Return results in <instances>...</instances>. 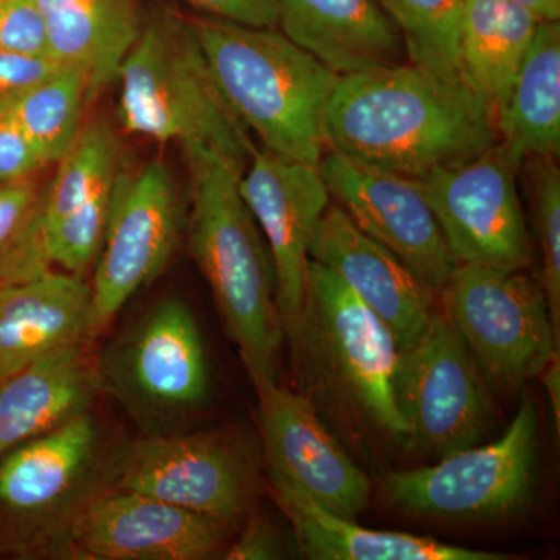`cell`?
Segmentation results:
<instances>
[{"label": "cell", "mask_w": 560, "mask_h": 560, "mask_svg": "<svg viewBox=\"0 0 560 560\" xmlns=\"http://www.w3.org/2000/svg\"><path fill=\"white\" fill-rule=\"evenodd\" d=\"M326 132L327 149L412 179L499 142L495 114L466 83L405 62L340 77Z\"/></svg>", "instance_id": "obj_1"}, {"label": "cell", "mask_w": 560, "mask_h": 560, "mask_svg": "<svg viewBox=\"0 0 560 560\" xmlns=\"http://www.w3.org/2000/svg\"><path fill=\"white\" fill-rule=\"evenodd\" d=\"M189 171L187 245L254 389L278 382L285 327L264 235L243 201L241 168L215 150L180 147Z\"/></svg>", "instance_id": "obj_2"}, {"label": "cell", "mask_w": 560, "mask_h": 560, "mask_svg": "<svg viewBox=\"0 0 560 560\" xmlns=\"http://www.w3.org/2000/svg\"><path fill=\"white\" fill-rule=\"evenodd\" d=\"M189 21L221 94L246 130L271 153L318 165L340 75L276 28L217 18Z\"/></svg>", "instance_id": "obj_3"}, {"label": "cell", "mask_w": 560, "mask_h": 560, "mask_svg": "<svg viewBox=\"0 0 560 560\" xmlns=\"http://www.w3.org/2000/svg\"><path fill=\"white\" fill-rule=\"evenodd\" d=\"M117 81V114L130 135L180 147H208L242 172L256 154L248 130L221 94L186 18L161 10L143 21Z\"/></svg>", "instance_id": "obj_4"}, {"label": "cell", "mask_w": 560, "mask_h": 560, "mask_svg": "<svg viewBox=\"0 0 560 560\" xmlns=\"http://www.w3.org/2000/svg\"><path fill=\"white\" fill-rule=\"evenodd\" d=\"M285 335L316 383L372 425L407 442V425L394 399L396 338L330 268L308 261L301 312Z\"/></svg>", "instance_id": "obj_5"}, {"label": "cell", "mask_w": 560, "mask_h": 560, "mask_svg": "<svg viewBox=\"0 0 560 560\" xmlns=\"http://www.w3.org/2000/svg\"><path fill=\"white\" fill-rule=\"evenodd\" d=\"M113 463L92 412L0 456V517L10 550L46 558L80 508L109 489Z\"/></svg>", "instance_id": "obj_6"}, {"label": "cell", "mask_w": 560, "mask_h": 560, "mask_svg": "<svg viewBox=\"0 0 560 560\" xmlns=\"http://www.w3.org/2000/svg\"><path fill=\"white\" fill-rule=\"evenodd\" d=\"M102 394H108L145 433L172 431L205 404L209 368L200 327L189 305L164 298L121 330L97 355Z\"/></svg>", "instance_id": "obj_7"}, {"label": "cell", "mask_w": 560, "mask_h": 560, "mask_svg": "<svg viewBox=\"0 0 560 560\" xmlns=\"http://www.w3.org/2000/svg\"><path fill=\"white\" fill-rule=\"evenodd\" d=\"M441 291L453 326L499 388L540 377L559 352L544 290L522 271L456 265Z\"/></svg>", "instance_id": "obj_8"}, {"label": "cell", "mask_w": 560, "mask_h": 560, "mask_svg": "<svg viewBox=\"0 0 560 560\" xmlns=\"http://www.w3.org/2000/svg\"><path fill=\"white\" fill-rule=\"evenodd\" d=\"M393 388L407 442L436 458L477 445L492 425L480 368L447 313H433L419 340L399 350Z\"/></svg>", "instance_id": "obj_9"}, {"label": "cell", "mask_w": 560, "mask_h": 560, "mask_svg": "<svg viewBox=\"0 0 560 560\" xmlns=\"http://www.w3.org/2000/svg\"><path fill=\"white\" fill-rule=\"evenodd\" d=\"M536 442V405L525 396L499 441L463 448L434 466L393 471L385 480L386 495L401 510L442 521L511 514L533 488Z\"/></svg>", "instance_id": "obj_10"}, {"label": "cell", "mask_w": 560, "mask_h": 560, "mask_svg": "<svg viewBox=\"0 0 560 560\" xmlns=\"http://www.w3.org/2000/svg\"><path fill=\"white\" fill-rule=\"evenodd\" d=\"M109 489L145 493L230 528L248 510L254 469L228 434L161 431L114 455Z\"/></svg>", "instance_id": "obj_11"}, {"label": "cell", "mask_w": 560, "mask_h": 560, "mask_svg": "<svg viewBox=\"0 0 560 560\" xmlns=\"http://www.w3.org/2000/svg\"><path fill=\"white\" fill-rule=\"evenodd\" d=\"M184 215L183 200L164 161L131 171L120 167L108 230L90 280L98 331L167 268L186 223Z\"/></svg>", "instance_id": "obj_12"}, {"label": "cell", "mask_w": 560, "mask_h": 560, "mask_svg": "<svg viewBox=\"0 0 560 560\" xmlns=\"http://www.w3.org/2000/svg\"><path fill=\"white\" fill-rule=\"evenodd\" d=\"M522 165L500 145L416 179L458 265L522 271L530 264L517 194Z\"/></svg>", "instance_id": "obj_13"}, {"label": "cell", "mask_w": 560, "mask_h": 560, "mask_svg": "<svg viewBox=\"0 0 560 560\" xmlns=\"http://www.w3.org/2000/svg\"><path fill=\"white\" fill-rule=\"evenodd\" d=\"M228 529L145 493L105 489L70 518L46 558L205 560L223 550Z\"/></svg>", "instance_id": "obj_14"}, {"label": "cell", "mask_w": 560, "mask_h": 560, "mask_svg": "<svg viewBox=\"0 0 560 560\" xmlns=\"http://www.w3.org/2000/svg\"><path fill=\"white\" fill-rule=\"evenodd\" d=\"M318 168L330 197L364 234L389 249L431 290L444 289L458 264L418 180L330 149Z\"/></svg>", "instance_id": "obj_15"}, {"label": "cell", "mask_w": 560, "mask_h": 560, "mask_svg": "<svg viewBox=\"0 0 560 560\" xmlns=\"http://www.w3.org/2000/svg\"><path fill=\"white\" fill-rule=\"evenodd\" d=\"M256 394L270 485L285 486L320 510L355 521L370 504V478L320 422L312 401L278 382Z\"/></svg>", "instance_id": "obj_16"}, {"label": "cell", "mask_w": 560, "mask_h": 560, "mask_svg": "<svg viewBox=\"0 0 560 560\" xmlns=\"http://www.w3.org/2000/svg\"><path fill=\"white\" fill-rule=\"evenodd\" d=\"M243 201L270 250L283 327L296 320L311 261V242L330 194L318 165L256 151L238 179Z\"/></svg>", "instance_id": "obj_17"}, {"label": "cell", "mask_w": 560, "mask_h": 560, "mask_svg": "<svg viewBox=\"0 0 560 560\" xmlns=\"http://www.w3.org/2000/svg\"><path fill=\"white\" fill-rule=\"evenodd\" d=\"M311 259L330 268L389 327L399 350L415 345L429 326L434 291L364 234L345 209L329 206L324 212Z\"/></svg>", "instance_id": "obj_18"}, {"label": "cell", "mask_w": 560, "mask_h": 560, "mask_svg": "<svg viewBox=\"0 0 560 560\" xmlns=\"http://www.w3.org/2000/svg\"><path fill=\"white\" fill-rule=\"evenodd\" d=\"M101 334L91 282L50 270L0 287V381L28 363Z\"/></svg>", "instance_id": "obj_19"}, {"label": "cell", "mask_w": 560, "mask_h": 560, "mask_svg": "<svg viewBox=\"0 0 560 560\" xmlns=\"http://www.w3.org/2000/svg\"><path fill=\"white\" fill-rule=\"evenodd\" d=\"M92 346H65L0 381V456L91 412L102 394Z\"/></svg>", "instance_id": "obj_20"}, {"label": "cell", "mask_w": 560, "mask_h": 560, "mask_svg": "<svg viewBox=\"0 0 560 560\" xmlns=\"http://www.w3.org/2000/svg\"><path fill=\"white\" fill-rule=\"evenodd\" d=\"M278 27L338 75L407 60L404 39L378 0H276Z\"/></svg>", "instance_id": "obj_21"}, {"label": "cell", "mask_w": 560, "mask_h": 560, "mask_svg": "<svg viewBox=\"0 0 560 560\" xmlns=\"http://www.w3.org/2000/svg\"><path fill=\"white\" fill-rule=\"evenodd\" d=\"M272 495L293 526L301 555L312 560H508L501 552L470 550L433 537L368 529L355 521L320 510L285 486Z\"/></svg>", "instance_id": "obj_22"}, {"label": "cell", "mask_w": 560, "mask_h": 560, "mask_svg": "<svg viewBox=\"0 0 560 560\" xmlns=\"http://www.w3.org/2000/svg\"><path fill=\"white\" fill-rule=\"evenodd\" d=\"M49 35L51 58L83 69L92 90L117 80L142 31L136 0H36Z\"/></svg>", "instance_id": "obj_23"}, {"label": "cell", "mask_w": 560, "mask_h": 560, "mask_svg": "<svg viewBox=\"0 0 560 560\" xmlns=\"http://www.w3.org/2000/svg\"><path fill=\"white\" fill-rule=\"evenodd\" d=\"M495 125L500 145L518 165L528 158L559 156V21L540 22Z\"/></svg>", "instance_id": "obj_24"}, {"label": "cell", "mask_w": 560, "mask_h": 560, "mask_svg": "<svg viewBox=\"0 0 560 560\" xmlns=\"http://www.w3.org/2000/svg\"><path fill=\"white\" fill-rule=\"evenodd\" d=\"M540 22L512 0H464L460 77L495 116L506 102Z\"/></svg>", "instance_id": "obj_25"}, {"label": "cell", "mask_w": 560, "mask_h": 560, "mask_svg": "<svg viewBox=\"0 0 560 560\" xmlns=\"http://www.w3.org/2000/svg\"><path fill=\"white\" fill-rule=\"evenodd\" d=\"M92 90L90 77L62 66L22 98L9 117L31 140L47 165L65 156L83 128V110Z\"/></svg>", "instance_id": "obj_26"}, {"label": "cell", "mask_w": 560, "mask_h": 560, "mask_svg": "<svg viewBox=\"0 0 560 560\" xmlns=\"http://www.w3.org/2000/svg\"><path fill=\"white\" fill-rule=\"evenodd\" d=\"M55 164L57 172L46 186L43 228L113 190L120 171L119 139L106 121H91Z\"/></svg>", "instance_id": "obj_27"}, {"label": "cell", "mask_w": 560, "mask_h": 560, "mask_svg": "<svg viewBox=\"0 0 560 560\" xmlns=\"http://www.w3.org/2000/svg\"><path fill=\"white\" fill-rule=\"evenodd\" d=\"M378 2L399 31L412 66H418L440 79L463 81L459 65V24L464 0Z\"/></svg>", "instance_id": "obj_28"}, {"label": "cell", "mask_w": 560, "mask_h": 560, "mask_svg": "<svg viewBox=\"0 0 560 560\" xmlns=\"http://www.w3.org/2000/svg\"><path fill=\"white\" fill-rule=\"evenodd\" d=\"M46 187L35 179L0 186V287L50 270L44 245Z\"/></svg>", "instance_id": "obj_29"}, {"label": "cell", "mask_w": 560, "mask_h": 560, "mask_svg": "<svg viewBox=\"0 0 560 560\" xmlns=\"http://www.w3.org/2000/svg\"><path fill=\"white\" fill-rule=\"evenodd\" d=\"M556 158H528L534 220L541 249V290L548 302L552 329L560 341V171Z\"/></svg>", "instance_id": "obj_30"}, {"label": "cell", "mask_w": 560, "mask_h": 560, "mask_svg": "<svg viewBox=\"0 0 560 560\" xmlns=\"http://www.w3.org/2000/svg\"><path fill=\"white\" fill-rule=\"evenodd\" d=\"M0 54L51 58L46 21L36 0H5L0 5Z\"/></svg>", "instance_id": "obj_31"}, {"label": "cell", "mask_w": 560, "mask_h": 560, "mask_svg": "<svg viewBox=\"0 0 560 560\" xmlns=\"http://www.w3.org/2000/svg\"><path fill=\"white\" fill-rule=\"evenodd\" d=\"M62 66V62L51 58L0 54V117L9 116L25 95Z\"/></svg>", "instance_id": "obj_32"}, {"label": "cell", "mask_w": 560, "mask_h": 560, "mask_svg": "<svg viewBox=\"0 0 560 560\" xmlns=\"http://www.w3.org/2000/svg\"><path fill=\"white\" fill-rule=\"evenodd\" d=\"M47 167L38 151L9 116L0 117V186L32 179Z\"/></svg>", "instance_id": "obj_33"}, {"label": "cell", "mask_w": 560, "mask_h": 560, "mask_svg": "<svg viewBox=\"0 0 560 560\" xmlns=\"http://www.w3.org/2000/svg\"><path fill=\"white\" fill-rule=\"evenodd\" d=\"M283 540L267 515H250L238 539L223 552L226 560H272L283 558Z\"/></svg>", "instance_id": "obj_34"}, {"label": "cell", "mask_w": 560, "mask_h": 560, "mask_svg": "<svg viewBox=\"0 0 560 560\" xmlns=\"http://www.w3.org/2000/svg\"><path fill=\"white\" fill-rule=\"evenodd\" d=\"M210 18L250 25V27H278L276 0H184Z\"/></svg>", "instance_id": "obj_35"}, {"label": "cell", "mask_w": 560, "mask_h": 560, "mask_svg": "<svg viewBox=\"0 0 560 560\" xmlns=\"http://www.w3.org/2000/svg\"><path fill=\"white\" fill-rule=\"evenodd\" d=\"M545 389H547L548 400H550L551 416L555 420L556 433H560V357L556 352L550 363L545 366L540 374Z\"/></svg>", "instance_id": "obj_36"}, {"label": "cell", "mask_w": 560, "mask_h": 560, "mask_svg": "<svg viewBox=\"0 0 560 560\" xmlns=\"http://www.w3.org/2000/svg\"><path fill=\"white\" fill-rule=\"evenodd\" d=\"M536 14L540 21H559L560 0H512Z\"/></svg>", "instance_id": "obj_37"}, {"label": "cell", "mask_w": 560, "mask_h": 560, "mask_svg": "<svg viewBox=\"0 0 560 560\" xmlns=\"http://www.w3.org/2000/svg\"><path fill=\"white\" fill-rule=\"evenodd\" d=\"M3 2H5V0H0V5H2Z\"/></svg>", "instance_id": "obj_38"}]
</instances>
